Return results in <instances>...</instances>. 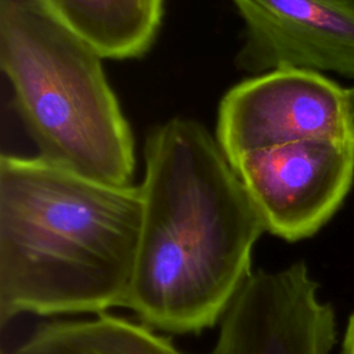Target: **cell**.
<instances>
[{
	"label": "cell",
	"mask_w": 354,
	"mask_h": 354,
	"mask_svg": "<svg viewBox=\"0 0 354 354\" xmlns=\"http://www.w3.org/2000/svg\"><path fill=\"white\" fill-rule=\"evenodd\" d=\"M101 59L32 0H0V65L37 156L126 185L134 138Z\"/></svg>",
	"instance_id": "cell-3"
},
{
	"label": "cell",
	"mask_w": 354,
	"mask_h": 354,
	"mask_svg": "<svg viewBox=\"0 0 354 354\" xmlns=\"http://www.w3.org/2000/svg\"><path fill=\"white\" fill-rule=\"evenodd\" d=\"M207 354H330L336 315L303 261L257 270L220 321Z\"/></svg>",
	"instance_id": "cell-6"
},
{
	"label": "cell",
	"mask_w": 354,
	"mask_h": 354,
	"mask_svg": "<svg viewBox=\"0 0 354 354\" xmlns=\"http://www.w3.org/2000/svg\"><path fill=\"white\" fill-rule=\"evenodd\" d=\"M340 354H354V313L350 315L342 340Z\"/></svg>",
	"instance_id": "cell-11"
},
{
	"label": "cell",
	"mask_w": 354,
	"mask_h": 354,
	"mask_svg": "<svg viewBox=\"0 0 354 354\" xmlns=\"http://www.w3.org/2000/svg\"><path fill=\"white\" fill-rule=\"evenodd\" d=\"M266 232L286 242L315 235L340 209L354 180L348 140H303L246 152L231 162Z\"/></svg>",
	"instance_id": "cell-4"
},
{
	"label": "cell",
	"mask_w": 354,
	"mask_h": 354,
	"mask_svg": "<svg viewBox=\"0 0 354 354\" xmlns=\"http://www.w3.org/2000/svg\"><path fill=\"white\" fill-rule=\"evenodd\" d=\"M102 58L145 54L158 35L163 0H32Z\"/></svg>",
	"instance_id": "cell-8"
},
{
	"label": "cell",
	"mask_w": 354,
	"mask_h": 354,
	"mask_svg": "<svg viewBox=\"0 0 354 354\" xmlns=\"http://www.w3.org/2000/svg\"><path fill=\"white\" fill-rule=\"evenodd\" d=\"M8 354H187L144 322L102 313L40 324Z\"/></svg>",
	"instance_id": "cell-9"
},
{
	"label": "cell",
	"mask_w": 354,
	"mask_h": 354,
	"mask_svg": "<svg viewBox=\"0 0 354 354\" xmlns=\"http://www.w3.org/2000/svg\"><path fill=\"white\" fill-rule=\"evenodd\" d=\"M142 221L126 308L158 332L220 324L253 274L264 224L217 140L173 118L147 137Z\"/></svg>",
	"instance_id": "cell-1"
},
{
	"label": "cell",
	"mask_w": 354,
	"mask_h": 354,
	"mask_svg": "<svg viewBox=\"0 0 354 354\" xmlns=\"http://www.w3.org/2000/svg\"><path fill=\"white\" fill-rule=\"evenodd\" d=\"M344 116L347 137L354 149V84L344 90Z\"/></svg>",
	"instance_id": "cell-10"
},
{
	"label": "cell",
	"mask_w": 354,
	"mask_h": 354,
	"mask_svg": "<svg viewBox=\"0 0 354 354\" xmlns=\"http://www.w3.org/2000/svg\"><path fill=\"white\" fill-rule=\"evenodd\" d=\"M142 221L140 185L40 156L0 158V324L124 307Z\"/></svg>",
	"instance_id": "cell-2"
},
{
	"label": "cell",
	"mask_w": 354,
	"mask_h": 354,
	"mask_svg": "<svg viewBox=\"0 0 354 354\" xmlns=\"http://www.w3.org/2000/svg\"><path fill=\"white\" fill-rule=\"evenodd\" d=\"M245 25L235 65L333 72L354 79V0H232Z\"/></svg>",
	"instance_id": "cell-7"
},
{
	"label": "cell",
	"mask_w": 354,
	"mask_h": 354,
	"mask_svg": "<svg viewBox=\"0 0 354 354\" xmlns=\"http://www.w3.org/2000/svg\"><path fill=\"white\" fill-rule=\"evenodd\" d=\"M344 90L321 72L275 69L242 80L220 101L216 140L228 162L303 140H348Z\"/></svg>",
	"instance_id": "cell-5"
}]
</instances>
